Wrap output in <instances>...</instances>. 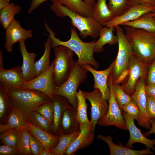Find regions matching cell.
Listing matches in <instances>:
<instances>
[{
    "label": "cell",
    "mask_w": 155,
    "mask_h": 155,
    "mask_svg": "<svg viewBox=\"0 0 155 155\" xmlns=\"http://www.w3.org/2000/svg\"><path fill=\"white\" fill-rule=\"evenodd\" d=\"M41 155H54L50 151H46L43 149L42 151Z\"/></svg>",
    "instance_id": "db71d44e"
},
{
    "label": "cell",
    "mask_w": 155,
    "mask_h": 155,
    "mask_svg": "<svg viewBox=\"0 0 155 155\" xmlns=\"http://www.w3.org/2000/svg\"><path fill=\"white\" fill-rule=\"evenodd\" d=\"M114 65V60L107 68L102 71L97 70L89 65L82 66L91 73L93 76L94 81L93 88L98 89L103 98L107 101L109 98L111 94L110 89L108 84V79Z\"/></svg>",
    "instance_id": "2e32d148"
},
{
    "label": "cell",
    "mask_w": 155,
    "mask_h": 155,
    "mask_svg": "<svg viewBox=\"0 0 155 155\" xmlns=\"http://www.w3.org/2000/svg\"><path fill=\"white\" fill-rule=\"evenodd\" d=\"M129 73V70L128 68L121 73L114 83L120 84L123 82L126 79V78H128Z\"/></svg>",
    "instance_id": "7dc6e473"
},
{
    "label": "cell",
    "mask_w": 155,
    "mask_h": 155,
    "mask_svg": "<svg viewBox=\"0 0 155 155\" xmlns=\"http://www.w3.org/2000/svg\"><path fill=\"white\" fill-rule=\"evenodd\" d=\"M113 91L116 101L121 110L123 105L133 100L131 96L125 92L120 84H113Z\"/></svg>",
    "instance_id": "e575fe53"
},
{
    "label": "cell",
    "mask_w": 155,
    "mask_h": 155,
    "mask_svg": "<svg viewBox=\"0 0 155 155\" xmlns=\"http://www.w3.org/2000/svg\"><path fill=\"white\" fill-rule=\"evenodd\" d=\"M106 1V0H97L92 8V17L102 25L114 18Z\"/></svg>",
    "instance_id": "4316f807"
},
{
    "label": "cell",
    "mask_w": 155,
    "mask_h": 155,
    "mask_svg": "<svg viewBox=\"0 0 155 155\" xmlns=\"http://www.w3.org/2000/svg\"><path fill=\"white\" fill-rule=\"evenodd\" d=\"M44 51L43 55L35 62L34 65V78L46 71L50 67V51L51 39L48 36L44 43Z\"/></svg>",
    "instance_id": "83f0119b"
},
{
    "label": "cell",
    "mask_w": 155,
    "mask_h": 155,
    "mask_svg": "<svg viewBox=\"0 0 155 155\" xmlns=\"http://www.w3.org/2000/svg\"><path fill=\"white\" fill-rule=\"evenodd\" d=\"M26 117L15 108L12 106L7 121L5 124H0V132L25 128Z\"/></svg>",
    "instance_id": "d4e9b609"
},
{
    "label": "cell",
    "mask_w": 155,
    "mask_h": 155,
    "mask_svg": "<svg viewBox=\"0 0 155 155\" xmlns=\"http://www.w3.org/2000/svg\"><path fill=\"white\" fill-rule=\"evenodd\" d=\"M80 131L69 134L60 135L59 142L54 148L50 150L54 155H63L72 142L77 137Z\"/></svg>",
    "instance_id": "1f68e13d"
},
{
    "label": "cell",
    "mask_w": 155,
    "mask_h": 155,
    "mask_svg": "<svg viewBox=\"0 0 155 155\" xmlns=\"http://www.w3.org/2000/svg\"><path fill=\"white\" fill-rule=\"evenodd\" d=\"M10 3V0H0V10L7 6Z\"/></svg>",
    "instance_id": "f907efd6"
},
{
    "label": "cell",
    "mask_w": 155,
    "mask_h": 155,
    "mask_svg": "<svg viewBox=\"0 0 155 155\" xmlns=\"http://www.w3.org/2000/svg\"><path fill=\"white\" fill-rule=\"evenodd\" d=\"M54 49L53 80L56 87L64 83L73 67L74 52L66 46H59Z\"/></svg>",
    "instance_id": "8992f818"
},
{
    "label": "cell",
    "mask_w": 155,
    "mask_h": 155,
    "mask_svg": "<svg viewBox=\"0 0 155 155\" xmlns=\"http://www.w3.org/2000/svg\"><path fill=\"white\" fill-rule=\"evenodd\" d=\"M146 82L144 79L139 78L136 84L135 92L131 97L140 111V115L137 120L138 125L146 129H150L151 125L146 111L147 96L145 90Z\"/></svg>",
    "instance_id": "4fadbf2b"
},
{
    "label": "cell",
    "mask_w": 155,
    "mask_h": 155,
    "mask_svg": "<svg viewBox=\"0 0 155 155\" xmlns=\"http://www.w3.org/2000/svg\"><path fill=\"white\" fill-rule=\"evenodd\" d=\"M3 53L1 50H0V70L4 68L3 64Z\"/></svg>",
    "instance_id": "f5cc1de1"
},
{
    "label": "cell",
    "mask_w": 155,
    "mask_h": 155,
    "mask_svg": "<svg viewBox=\"0 0 155 155\" xmlns=\"http://www.w3.org/2000/svg\"><path fill=\"white\" fill-rule=\"evenodd\" d=\"M131 6L146 3L151 4L155 5L154 0H130Z\"/></svg>",
    "instance_id": "681fc988"
},
{
    "label": "cell",
    "mask_w": 155,
    "mask_h": 155,
    "mask_svg": "<svg viewBox=\"0 0 155 155\" xmlns=\"http://www.w3.org/2000/svg\"><path fill=\"white\" fill-rule=\"evenodd\" d=\"M30 146L32 154L35 155H41L43 146L41 143L30 132Z\"/></svg>",
    "instance_id": "60d3db41"
},
{
    "label": "cell",
    "mask_w": 155,
    "mask_h": 155,
    "mask_svg": "<svg viewBox=\"0 0 155 155\" xmlns=\"http://www.w3.org/2000/svg\"><path fill=\"white\" fill-rule=\"evenodd\" d=\"M107 5L114 18L122 15L131 6L130 0H109Z\"/></svg>",
    "instance_id": "836d02e7"
},
{
    "label": "cell",
    "mask_w": 155,
    "mask_h": 155,
    "mask_svg": "<svg viewBox=\"0 0 155 155\" xmlns=\"http://www.w3.org/2000/svg\"><path fill=\"white\" fill-rule=\"evenodd\" d=\"M82 92L86 99L90 101L91 104L90 121L93 124L92 132L94 133L98 121L107 114L109 104L107 101L103 98L100 91L98 89L95 88L91 92L82 90Z\"/></svg>",
    "instance_id": "8fae6325"
},
{
    "label": "cell",
    "mask_w": 155,
    "mask_h": 155,
    "mask_svg": "<svg viewBox=\"0 0 155 155\" xmlns=\"http://www.w3.org/2000/svg\"><path fill=\"white\" fill-rule=\"evenodd\" d=\"M118 38V50L116 58L114 60V66L110 73L114 83L119 76L128 69V64L134 54L132 44L120 26L115 27Z\"/></svg>",
    "instance_id": "52a82bcc"
},
{
    "label": "cell",
    "mask_w": 155,
    "mask_h": 155,
    "mask_svg": "<svg viewBox=\"0 0 155 155\" xmlns=\"http://www.w3.org/2000/svg\"><path fill=\"white\" fill-rule=\"evenodd\" d=\"M92 124L90 121L80 127V133L66 149L65 154L74 155L77 151L90 145L94 140V133L92 132Z\"/></svg>",
    "instance_id": "e0dca14e"
},
{
    "label": "cell",
    "mask_w": 155,
    "mask_h": 155,
    "mask_svg": "<svg viewBox=\"0 0 155 155\" xmlns=\"http://www.w3.org/2000/svg\"><path fill=\"white\" fill-rule=\"evenodd\" d=\"M121 26H128L149 32L155 33V21L151 12L144 14L134 20L124 23Z\"/></svg>",
    "instance_id": "484cf974"
},
{
    "label": "cell",
    "mask_w": 155,
    "mask_h": 155,
    "mask_svg": "<svg viewBox=\"0 0 155 155\" xmlns=\"http://www.w3.org/2000/svg\"><path fill=\"white\" fill-rule=\"evenodd\" d=\"M149 122L151 125V128L148 131L143 133L146 137L150 135L155 134V118H152L149 120Z\"/></svg>",
    "instance_id": "c3c4849f"
},
{
    "label": "cell",
    "mask_w": 155,
    "mask_h": 155,
    "mask_svg": "<svg viewBox=\"0 0 155 155\" xmlns=\"http://www.w3.org/2000/svg\"><path fill=\"white\" fill-rule=\"evenodd\" d=\"M50 9L59 17H69L71 20V25L78 30L80 36L82 38L90 36L96 39L99 36L103 26L92 17H86L80 15L58 2L53 3Z\"/></svg>",
    "instance_id": "277c9868"
},
{
    "label": "cell",
    "mask_w": 155,
    "mask_h": 155,
    "mask_svg": "<svg viewBox=\"0 0 155 155\" xmlns=\"http://www.w3.org/2000/svg\"><path fill=\"white\" fill-rule=\"evenodd\" d=\"M45 30L49 32L48 36L51 39L52 48L59 46L67 47L75 53L78 57L77 60L79 64L82 66L89 65L94 68H98L99 64L94 57V46L96 40H93L89 42L82 41L79 38L74 27L70 29L71 37L70 39L66 41H63L59 38L56 37L55 32L48 25L46 21L44 22Z\"/></svg>",
    "instance_id": "6da1fadb"
},
{
    "label": "cell",
    "mask_w": 155,
    "mask_h": 155,
    "mask_svg": "<svg viewBox=\"0 0 155 155\" xmlns=\"http://www.w3.org/2000/svg\"><path fill=\"white\" fill-rule=\"evenodd\" d=\"M154 0V1H155V0Z\"/></svg>",
    "instance_id": "9f6ffc18"
},
{
    "label": "cell",
    "mask_w": 155,
    "mask_h": 155,
    "mask_svg": "<svg viewBox=\"0 0 155 155\" xmlns=\"http://www.w3.org/2000/svg\"><path fill=\"white\" fill-rule=\"evenodd\" d=\"M149 65L133 54L128 64L129 70L128 79L122 86L126 94L132 96L135 92L136 84L139 78H142L147 81Z\"/></svg>",
    "instance_id": "9c48e42d"
},
{
    "label": "cell",
    "mask_w": 155,
    "mask_h": 155,
    "mask_svg": "<svg viewBox=\"0 0 155 155\" xmlns=\"http://www.w3.org/2000/svg\"><path fill=\"white\" fill-rule=\"evenodd\" d=\"M155 10V5L148 3L131 6L122 15L113 18L104 23L103 26L115 28L126 22L134 20L144 14Z\"/></svg>",
    "instance_id": "7c38bea8"
},
{
    "label": "cell",
    "mask_w": 155,
    "mask_h": 155,
    "mask_svg": "<svg viewBox=\"0 0 155 155\" xmlns=\"http://www.w3.org/2000/svg\"><path fill=\"white\" fill-rule=\"evenodd\" d=\"M124 32L132 44L134 54L149 65L155 59V33L128 26H123Z\"/></svg>",
    "instance_id": "7a4b0ae2"
},
{
    "label": "cell",
    "mask_w": 155,
    "mask_h": 155,
    "mask_svg": "<svg viewBox=\"0 0 155 155\" xmlns=\"http://www.w3.org/2000/svg\"><path fill=\"white\" fill-rule=\"evenodd\" d=\"M57 2L80 15L86 17H92V8L82 0H60Z\"/></svg>",
    "instance_id": "f1b7e54d"
},
{
    "label": "cell",
    "mask_w": 155,
    "mask_h": 155,
    "mask_svg": "<svg viewBox=\"0 0 155 155\" xmlns=\"http://www.w3.org/2000/svg\"><path fill=\"white\" fill-rule=\"evenodd\" d=\"M98 139L105 142L108 144L110 155H154V153L150 149L146 148L145 149L135 150L124 146L121 143L118 145L115 144L113 142V138L111 136H105L100 134L98 135Z\"/></svg>",
    "instance_id": "44dd1931"
},
{
    "label": "cell",
    "mask_w": 155,
    "mask_h": 155,
    "mask_svg": "<svg viewBox=\"0 0 155 155\" xmlns=\"http://www.w3.org/2000/svg\"><path fill=\"white\" fill-rule=\"evenodd\" d=\"M155 84V59L149 65L146 84Z\"/></svg>",
    "instance_id": "7bdbcfd3"
},
{
    "label": "cell",
    "mask_w": 155,
    "mask_h": 155,
    "mask_svg": "<svg viewBox=\"0 0 155 155\" xmlns=\"http://www.w3.org/2000/svg\"><path fill=\"white\" fill-rule=\"evenodd\" d=\"M7 94L12 106L28 119L33 108L51 101L47 95L35 90L8 89Z\"/></svg>",
    "instance_id": "3957f363"
},
{
    "label": "cell",
    "mask_w": 155,
    "mask_h": 155,
    "mask_svg": "<svg viewBox=\"0 0 155 155\" xmlns=\"http://www.w3.org/2000/svg\"><path fill=\"white\" fill-rule=\"evenodd\" d=\"M115 30L113 27H103L100 31L99 38L94 43V52L100 53L103 51V46L106 44L113 45L118 43L116 35H114L113 32Z\"/></svg>",
    "instance_id": "cb8c5ba5"
},
{
    "label": "cell",
    "mask_w": 155,
    "mask_h": 155,
    "mask_svg": "<svg viewBox=\"0 0 155 155\" xmlns=\"http://www.w3.org/2000/svg\"><path fill=\"white\" fill-rule=\"evenodd\" d=\"M25 41L19 42V45L20 51L23 59L21 66L22 74L25 80L28 82L34 78V59L37 55L27 51Z\"/></svg>",
    "instance_id": "7402d4cb"
},
{
    "label": "cell",
    "mask_w": 155,
    "mask_h": 155,
    "mask_svg": "<svg viewBox=\"0 0 155 155\" xmlns=\"http://www.w3.org/2000/svg\"><path fill=\"white\" fill-rule=\"evenodd\" d=\"M32 31V29L27 30L23 28L19 21L14 19L5 30L4 46L7 51L11 52L14 43L31 38Z\"/></svg>",
    "instance_id": "5bb4252c"
},
{
    "label": "cell",
    "mask_w": 155,
    "mask_h": 155,
    "mask_svg": "<svg viewBox=\"0 0 155 155\" xmlns=\"http://www.w3.org/2000/svg\"><path fill=\"white\" fill-rule=\"evenodd\" d=\"M145 90L147 96H149L155 99V84H146Z\"/></svg>",
    "instance_id": "bcb514c9"
},
{
    "label": "cell",
    "mask_w": 155,
    "mask_h": 155,
    "mask_svg": "<svg viewBox=\"0 0 155 155\" xmlns=\"http://www.w3.org/2000/svg\"><path fill=\"white\" fill-rule=\"evenodd\" d=\"M18 154L16 149L5 144L0 146V155H13Z\"/></svg>",
    "instance_id": "ee69618b"
},
{
    "label": "cell",
    "mask_w": 155,
    "mask_h": 155,
    "mask_svg": "<svg viewBox=\"0 0 155 155\" xmlns=\"http://www.w3.org/2000/svg\"><path fill=\"white\" fill-rule=\"evenodd\" d=\"M146 111L149 120L155 118V99L147 96Z\"/></svg>",
    "instance_id": "b9f144b4"
},
{
    "label": "cell",
    "mask_w": 155,
    "mask_h": 155,
    "mask_svg": "<svg viewBox=\"0 0 155 155\" xmlns=\"http://www.w3.org/2000/svg\"><path fill=\"white\" fill-rule=\"evenodd\" d=\"M51 101L53 107L52 131L55 133L58 132L63 111L71 104L68 100L64 97L55 94L53 95Z\"/></svg>",
    "instance_id": "603a6c76"
},
{
    "label": "cell",
    "mask_w": 155,
    "mask_h": 155,
    "mask_svg": "<svg viewBox=\"0 0 155 155\" xmlns=\"http://www.w3.org/2000/svg\"><path fill=\"white\" fill-rule=\"evenodd\" d=\"M108 84L111 90V94L108 100L109 104L106 115L100 118L97 124L104 126L113 125L118 128L126 131L127 130L124 117L115 99L113 91V83L110 74L108 79Z\"/></svg>",
    "instance_id": "ba28073f"
},
{
    "label": "cell",
    "mask_w": 155,
    "mask_h": 155,
    "mask_svg": "<svg viewBox=\"0 0 155 155\" xmlns=\"http://www.w3.org/2000/svg\"><path fill=\"white\" fill-rule=\"evenodd\" d=\"M21 7L14 3L0 10V23L5 30L15 19V16L20 12Z\"/></svg>",
    "instance_id": "f546056e"
},
{
    "label": "cell",
    "mask_w": 155,
    "mask_h": 155,
    "mask_svg": "<svg viewBox=\"0 0 155 155\" xmlns=\"http://www.w3.org/2000/svg\"><path fill=\"white\" fill-rule=\"evenodd\" d=\"M96 0H84V1L88 5L92 8L95 4Z\"/></svg>",
    "instance_id": "816d5d0a"
},
{
    "label": "cell",
    "mask_w": 155,
    "mask_h": 155,
    "mask_svg": "<svg viewBox=\"0 0 155 155\" xmlns=\"http://www.w3.org/2000/svg\"><path fill=\"white\" fill-rule=\"evenodd\" d=\"M80 131V125L76 117V111L70 104L63 112L58 131L61 135L70 134Z\"/></svg>",
    "instance_id": "ffe728a7"
},
{
    "label": "cell",
    "mask_w": 155,
    "mask_h": 155,
    "mask_svg": "<svg viewBox=\"0 0 155 155\" xmlns=\"http://www.w3.org/2000/svg\"><path fill=\"white\" fill-rule=\"evenodd\" d=\"M28 119L45 131L49 132L52 131V124L46 118L36 112L32 111Z\"/></svg>",
    "instance_id": "8d00e7d4"
},
{
    "label": "cell",
    "mask_w": 155,
    "mask_h": 155,
    "mask_svg": "<svg viewBox=\"0 0 155 155\" xmlns=\"http://www.w3.org/2000/svg\"><path fill=\"white\" fill-rule=\"evenodd\" d=\"M25 123V129L41 143L44 150L50 151L56 147L59 142L60 135L50 134L36 126L26 118Z\"/></svg>",
    "instance_id": "ac0fdd59"
},
{
    "label": "cell",
    "mask_w": 155,
    "mask_h": 155,
    "mask_svg": "<svg viewBox=\"0 0 155 155\" xmlns=\"http://www.w3.org/2000/svg\"><path fill=\"white\" fill-rule=\"evenodd\" d=\"M26 82L23 76L21 66L0 70V85L8 89L23 88Z\"/></svg>",
    "instance_id": "d6986e66"
},
{
    "label": "cell",
    "mask_w": 155,
    "mask_h": 155,
    "mask_svg": "<svg viewBox=\"0 0 155 155\" xmlns=\"http://www.w3.org/2000/svg\"><path fill=\"white\" fill-rule=\"evenodd\" d=\"M77 107L76 110V117L80 127L86 123L90 121L88 118L87 108L88 104L86 101L82 90L80 89L76 93Z\"/></svg>",
    "instance_id": "4dcf8cb0"
},
{
    "label": "cell",
    "mask_w": 155,
    "mask_h": 155,
    "mask_svg": "<svg viewBox=\"0 0 155 155\" xmlns=\"http://www.w3.org/2000/svg\"><path fill=\"white\" fill-rule=\"evenodd\" d=\"M23 128L9 131L2 133L0 136L3 144L17 149Z\"/></svg>",
    "instance_id": "d6a6232c"
},
{
    "label": "cell",
    "mask_w": 155,
    "mask_h": 155,
    "mask_svg": "<svg viewBox=\"0 0 155 155\" xmlns=\"http://www.w3.org/2000/svg\"><path fill=\"white\" fill-rule=\"evenodd\" d=\"M121 111L127 113L136 120H137L140 114L139 109L133 100L123 105Z\"/></svg>",
    "instance_id": "ab89813d"
},
{
    "label": "cell",
    "mask_w": 155,
    "mask_h": 155,
    "mask_svg": "<svg viewBox=\"0 0 155 155\" xmlns=\"http://www.w3.org/2000/svg\"><path fill=\"white\" fill-rule=\"evenodd\" d=\"M152 15V16L154 19L155 21V10L151 12Z\"/></svg>",
    "instance_id": "11a10c76"
},
{
    "label": "cell",
    "mask_w": 155,
    "mask_h": 155,
    "mask_svg": "<svg viewBox=\"0 0 155 155\" xmlns=\"http://www.w3.org/2000/svg\"><path fill=\"white\" fill-rule=\"evenodd\" d=\"M18 154L31 155L32 152L30 146V132L23 128L17 149Z\"/></svg>",
    "instance_id": "d590c367"
},
{
    "label": "cell",
    "mask_w": 155,
    "mask_h": 155,
    "mask_svg": "<svg viewBox=\"0 0 155 155\" xmlns=\"http://www.w3.org/2000/svg\"><path fill=\"white\" fill-rule=\"evenodd\" d=\"M32 111L39 113L53 124V107L52 101L34 108Z\"/></svg>",
    "instance_id": "74e56055"
},
{
    "label": "cell",
    "mask_w": 155,
    "mask_h": 155,
    "mask_svg": "<svg viewBox=\"0 0 155 155\" xmlns=\"http://www.w3.org/2000/svg\"><path fill=\"white\" fill-rule=\"evenodd\" d=\"M47 0H50L53 3H54L57 2L60 0H32L30 6L28 9V13L30 14L32 13L42 3Z\"/></svg>",
    "instance_id": "f6af8a7d"
},
{
    "label": "cell",
    "mask_w": 155,
    "mask_h": 155,
    "mask_svg": "<svg viewBox=\"0 0 155 155\" xmlns=\"http://www.w3.org/2000/svg\"><path fill=\"white\" fill-rule=\"evenodd\" d=\"M54 63L45 72L32 80L26 82L23 89L35 90L47 95L52 100L57 87L53 80Z\"/></svg>",
    "instance_id": "30bf717a"
},
{
    "label": "cell",
    "mask_w": 155,
    "mask_h": 155,
    "mask_svg": "<svg viewBox=\"0 0 155 155\" xmlns=\"http://www.w3.org/2000/svg\"><path fill=\"white\" fill-rule=\"evenodd\" d=\"M88 71L79 64L78 60L75 61L68 78L64 83L57 87L55 93L54 94L66 98L76 111L77 107V90L79 86L85 82Z\"/></svg>",
    "instance_id": "5b68a950"
},
{
    "label": "cell",
    "mask_w": 155,
    "mask_h": 155,
    "mask_svg": "<svg viewBox=\"0 0 155 155\" xmlns=\"http://www.w3.org/2000/svg\"><path fill=\"white\" fill-rule=\"evenodd\" d=\"M122 113L125 119L127 129L129 131L130 134L129 139L125 146L131 149L133 147V144L137 142L145 145L146 148L155 151L154 146L155 145V139L151 140L146 138L135 125L134 119L123 111Z\"/></svg>",
    "instance_id": "9a60e30c"
},
{
    "label": "cell",
    "mask_w": 155,
    "mask_h": 155,
    "mask_svg": "<svg viewBox=\"0 0 155 155\" xmlns=\"http://www.w3.org/2000/svg\"><path fill=\"white\" fill-rule=\"evenodd\" d=\"M8 88L0 85V118L1 119L9 107L12 106L7 94Z\"/></svg>",
    "instance_id": "f35d334b"
}]
</instances>
